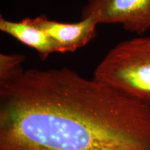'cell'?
Wrapping results in <instances>:
<instances>
[{
    "label": "cell",
    "instance_id": "obj_1",
    "mask_svg": "<svg viewBox=\"0 0 150 150\" xmlns=\"http://www.w3.org/2000/svg\"><path fill=\"white\" fill-rule=\"evenodd\" d=\"M0 150H150V105L67 67L0 81Z\"/></svg>",
    "mask_w": 150,
    "mask_h": 150
},
{
    "label": "cell",
    "instance_id": "obj_2",
    "mask_svg": "<svg viewBox=\"0 0 150 150\" xmlns=\"http://www.w3.org/2000/svg\"><path fill=\"white\" fill-rule=\"evenodd\" d=\"M93 79L150 105V36L118 43L97 65Z\"/></svg>",
    "mask_w": 150,
    "mask_h": 150
},
{
    "label": "cell",
    "instance_id": "obj_3",
    "mask_svg": "<svg viewBox=\"0 0 150 150\" xmlns=\"http://www.w3.org/2000/svg\"><path fill=\"white\" fill-rule=\"evenodd\" d=\"M94 14L100 24H120L138 35L150 29V0H86L81 19Z\"/></svg>",
    "mask_w": 150,
    "mask_h": 150
},
{
    "label": "cell",
    "instance_id": "obj_4",
    "mask_svg": "<svg viewBox=\"0 0 150 150\" xmlns=\"http://www.w3.org/2000/svg\"><path fill=\"white\" fill-rule=\"evenodd\" d=\"M31 20L59 45L62 53L74 52L86 46L97 36V27L100 24L97 14L81 18L74 23L58 22L45 16L31 18Z\"/></svg>",
    "mask_w": 150,
    "mask_h": 150
},
{
    "label": "cell",
    "instance_id": "obj_5",
    "mask_svg": "<svg viewBox=\"0 0 150 150\" xmlns=\"http://www.w3.org/2000/svg\"><path fill=\"white\" fill-rule=\"evenodd\" d=\"M0 30L35 50L42 61L46 60L52 54L62 53L59 45L46 33L35 27L29 18L14 22L1 16Z\"/></svg>",
    "mask_w": 150,
    "mask_h": 150
},
{
    "label": "cell",
    "instance_id": "obj_6",
    "mask_svg": "<svg viewBox=\"0 0 150 150\" xmlns=\"http://www.w3.org/2000/svg\"><path fill=\"white\" fill-rule=\"evenodd\" d=\"M25 59L23 54H0V81L8 80L23 72L22 64Z\"/></svg>",
    "mask_w": 150,
    "mask_h": 150
}]
</instances>
